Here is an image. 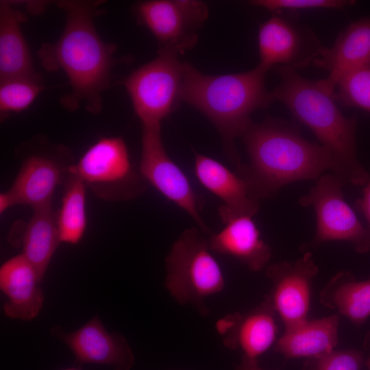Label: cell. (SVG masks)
<instances>
[{
    "mask_svg": "<svg viewBox=\"0 0 370 370\" xmlns=\"http://www.w3.org/2000/svg\"><path fill=\"white\" fill-rule=\"evenodd\" d=\"M101 1H60L57 5L65 14V25L54 43L43 44L38 51L42 65L49 71L62 70L71 92L62 105L74 110L84 105L97 114L102 106L101 94L110 85L116 47L103 42L97 32L94 18Z\"/></svg>",
    "mask_w": 370,
    "mask_h": 370,
    "instance_id": "obj_1",
    "label": "cell"
},
{
    "mask_svg": "<svg viewBox=\"0 0 370 370\" xmlns=\"http://www.w3.org/2000/svg\"><path fill=\"white\" fill-rule=\"evenodd\" d=\"M241 136L249 163L242 164L237 173L258 200L273 197L289 183L317 180L325 171H332L328 151L305 139L285 121L267 117L252 123Z\"/></svg>",
    "mask_w": 370,
    "mask_h": 370,
    "instance_id": "obj_2",
    "label": "cell"
},
{
    "mask_svg": "<svg viewBox=\"0 0 370 370\" xmlns=\"http://www.w3.org/2000/svg\"><path fill=\"white\" fill-rule=\"evenodd\" d=\"M277 69L280 82L271 92L274 101L283 103L328 151L333 174L345 184H366L369 175L357 156L356 118L345 116L336 103L334 94L325 90L319 80L305 78L292 68Z\"/></svg>",
    "mask_w": 370,
    "mask_h": 370,
    "instance_id": "obj_3",
    "label": "cell"
},
{
    "mask_svg": "<svg viewBox=\"0 0 370 370\" xmlns=\"http://www.w3.org/2000/svg\"><path fill=\"white\" fill-rule=\"evenodd\" d=\"M266 73L257 66L243 73L211 75L184 63L181 101L194 107L212 123L236 170L242 163L235 140L252 123L251 114L274 101L265 86Z\"/></svg>",
    "mask_w": 370,
    "mask_h": 370,
    "instance_id": "obj_4",
    "label": "cell"
},
{
    "mask_svg": "<svg viewBox=\"0 0 370 370\" xmlns=\"http://www.w3.org/2000/svg\"><path fill=\"white\" fill-rule=\"evenodd\" d=\"M201 232L187 229L172 245L165 259L164 286L178 304L190 305L205 317L210 312L206 299L223 291L225 282L208 238Z\"/></svg>",
    "mask_w": 370,
    "mask_h": 370,
    "instance_id": "obj_5",
    "label": "cell"
},
{
    "mask_svg": "<svg viewBox=\"0 0 370 370\" xmlns=\"http://www.w3.org/2000/svg\"><path fill=\"white\" fill-rule=\"evenodd\" d=\"M68 173L79 178L98 197L127 201L146 190L145 180L134 167L125 140L101 138L84 153Z\"/></svg>",
    "mask_w": 370,
    "mask_h": 370,
    "instance_id": "obj_6",
    "label": "cell"
},
{
    "mask_svg": "<svg viewBox=\"0 0 370 370\" xmlns=\"http://www.w3.org/2000/svg\"><path fill=\"white\" fill-rule=\"evenodd\" d=\"M184 62L178 53L159 49L151 61L134 71L123 82L143 126L161 125L181 101Z\"/></svg>",
    "mask_w": 370,
    "mask_h": 370,
    "instance_id": "obj_7",
    "label": "cell"
},
{
    "mask_svg": "<svg viewBox=\"0 0 370 370\" xmlns=\"http://www.w3.org/2000/svg\"><path fill=\"white\" fill-rule=\"evenodd\" d=\"M345 184L336 175H321L310 193L299 199L302 206L314 208L316 232L310 246L328 241H346L360 253L370 250V230L360 222L343 197Z\"/></svg>",
    "mask_w": 370,
    "mask_h": 370,
    "instance_id": "obj_8",
    "label": "cell"
},
{
    "mask_svg": "<svg viewBox=\"0 0 370 370\" xmlns=\"http://www.w3.org/2000/svg\"><path fill=\"white\" fill-rule=\"evenodd\" d=\"M139 173L164 197L190 215L204 234L211 232L201 214V197L188 178L166 153L161 136V125L143 126Z\"/></svg>",
    "mask_w": 370,
    "mask_h": 370,
    "instance_id": "obj_9",
    "label": "cell"
},
{
    "mask_svg": "<svg viewBox=\"0 0 370 370\" xmlns=\"http://www.w3.org/2000/svg\"><path fill=\"white\" fill-rule=\"evenodd\" d=\"M258 45V66L267 73L273 66L304 68L323 47L310 27L285 13L275 14L260 25Z\"/></svg>",
    "mask_w": 370,
    "mask_h": 370,
    "instance_id": "obj_10",
    "label": "cell"
},
{
    "mask_svg": "<svg viewBox=\"0 0 370 370\" xmlns=\"http://www.w3.org/2000/svg\"><path fill=\"white\" fill-rule=\"evenodd\" d=\"M136 13L158 40L160 48L177 53L193 47L196 31L208 18L206 4L192 0H151L138 3Z\"/></svg>",
    "mask_w": 370,
    "mask_h": 370,
    "instance_id": "obj_11",
    "label": "cell"
},
{
    "mask_svg": "<svg viewBox=\"0 0 370 370\" xmlns=\"http://www.w3.org/2000/svg\"><path fill=\"white\" fill-rule=\"evenodd\" d=\"M318 272L310 252H306L293 262L282 261L267 267L266 275L271 288L264 299L280 317L285 328L308 319L312 283Z\"/></svg>",
    "mask_w": 370,
    "mask_h": 370,
    "instance_id": "obj_12",
    "label": "cell"
},
{
    "mask_svg": "<svg viewBox=\"0 0 370 370\" xmlns=\"http://www.w3.org/2000/svg\"><path fill=\"white\" fill-rule=\"evenodd\" d=\"M51 334L69 347L79 365H101L113 370H131L134 366V355L126 339L107 331L97 315L74 332L56 326Z\"/></svg>",
    "mask_w": 370,
    "mask_h": 370,
    "instance_id": "obj_13",
    "label": "cell"
},
{
    "mask_svg": "<svg viewBox=\"0 0 370 370\" xmlns=\"http://www.w3.org/2000/svg\"><path fill=\"white\" fill-rule=\"evenodd\" d=\"M194 172L200 184L222 201L218 213L225 224L241 217H253L259 200L251 193L245 181L220 162L195 153Z\"/></svg>",
    "mask_w": 370,
    "mask_h": 370,
    "instance_id": "obj_14",
    "label": "cell"
},
{
    "mask_svg": "<svg viewBox=\"0 0 370 370\" xmlns=\"http://www.w3.org/2000/svg\"><path fill=\"white\" fill-rule=\"evenodd\" d=\"M275 314L271 304L264 299L246 313L235 312L219 319L216 330L225 347L239 349L243 356L258 360L275 341Z\"/></svg>",
    "mask_w": 370,
    "mask_h": 370,
    "instance_id": "obj_15",
    "label": "cell"
},
{
    "mask_svg": "<svg viewBox=\"0 0 370 370\" xmlns=\"http://www.w3.org/2000/svg\"><path fill=\"white\" fill-rule=\"evenodd\" d=\"M313 63L328 73L326 78L319 81L334 94L336 84L344 75L370 63V16L345 27L331 47H322Z\"/></svg>",
    "mask_w": 370,
    "mask_h": 370,
    "instance_id": "obj_16",
    "label": "cell"
},
{
    "mask_svg": "<svg viewBox=\"0 0 370 370\" xmlns=\"http://www.w3.org/2000/svg\"><path fill=\"white\" fill-rule=\"evenodd\" d=\"M42 280L22 254L5 262L0 269V288L7 297L4 314L9 318L29 321L36 317L44 303Z\"/></svg>",
    "mask_w": 370,
    "mask_h": 370,
    "instance_id": "obj_17",
    "label": "cell"
},
{
    "mask_svg": "<svg viewBox=\"0 0 370 370\" xmlns=\"http://www.w3.org/2000/svg\"><path fill=\"white\" fill-rule=\"evenodd\" d=\"M216 234L208 238L211 251L231 256L258 272L267 267L271 249L261 238L256 223L250 217L231 220Z\"/></svg>",
    "mask_w": 370,
    "mask_h": 370,
    "instance_id": "obj_18",
    "label": "cell"
},
{
    "mask_svg": "<svg viewBox=\"0 0 370 370\" xmlns=\"http://www.w3.org/2000/svg\"><path fill=\"white\" fill-rule=\"evenodd\" d=\"M340 317L333 314L308 319L285 328L274 346L286 358H318L334 349L338 342Z\"/></svg>",
    "mask_w": 370,
    "mask_h": 370,
    "instance_id": "obj_19",
    "label": "cell"
},
{
    "mask_svg": "<svg viewBox=\"0 0 370 370\" xmlns=\"http://www.w3.org/2000/svg\"><path fill=\"white\" fill-rule=\"evenodd\" d=\"M62 175L60 166L51 158L39 154L28 157L7 191L13 206L23 204L34 210L51 205Z\"/></svg>",
    "mask_w": 370,
    "mask_h": 370,
    "instance_id": "obj_20",
    "label": "cell"
},
{
    "mask_svg": "<svg viewBox=\"0 0 370 370\" xmlns=\"http://www.w3.org/2000/svg\"><path fill=\"white\" fill-rule=\"evenodd\" d=\"M26 16L10 1L0 3V81L27 77L40 79L22 33Z\"/></svg>",
    "mask_w": 370,
    "mask_h": 370,
    "instance_id": "obj_21",
    "label": "cell"
},
{
    "mask_svg": "<svg viewBox=\"0 0 370 370\" xmlns=\"http://www.w3.org/2000/svg\"><path fill=\"white\" fill-rule=\"evenodd\" d=\"M319 299L360 326L370 317V279L358 281L350 273L340 271L322 288Z\"/></svg>",
    "mask_w": 370,
    "mask_h": 370,
    "instance_id": "obj_22",
    "label": "cell"
},
{
    "mask_svg": "<svg viewBox=\"0 0 370 370\" xmlns=\"http://www.w3.org/2000/svg\"><path fill=\"white\" fill-rule=\"evenodd\" d=\"M61 243L51 205L34 210L21 235L22 254L42 280L49 264Z\"/></svg>",
    "mask_w": 370,
    "mask_h": 370,
    "instance_id": "obj_23",
    "label": "cell"
},
{
    "mask_svg": "<svg viewBox=\"0 0 370 370\" xmlns=\"http://www.w3.org/2000/svg\"><path fill=\"white\" fill-rule=\"evenodd\" d=\"M86 185L77 177L69 174L56 223L61 243L77 244L83 238L87 224Z\"/></svg>",
    "mask_w": 370,
    "mask_h": 370,
    "instance_id": "obj_24",
    "label": "cell"
},
{
    "mask_svg": "<svg viewBox=\"0 0 370 370\" xmlns=\"http://www.w3.org/2000/svg\"><path fill=\"white\" fill-rule=\"evenodd\" d=\"M42 90L41 79L15 77L0 81L1 114L26 110Z\"/></svg>",
    "mask_w": 370,
    "mask_h": 370,
    "instance_id": "obj_25",
    "label": "cell"
},
{
    "mask_svg": "<svg viewBox=\"0 0 370 370\" xmlns=\"http://www.w3.org/2000/svg\"><path fill=\"white\" fill-rule=\"evenodd\" d=\"M335 99L343 105L370 113V63L344 75L338 82Z\"/></svg>",
    "mask_w": 370,
    "mask_h": 370,
    "instance_id": "obj_26",
    "label": "cell"
},
{
    "mask_svg": "<svg viewBox=\"0 0 370 370\" xmlns=\"http://www.w3.org/2000/svg\"><path fill=\"white\" fill-rule=\"evenodd\" d=\"M354 2L346 0H254L249 3L275 14H280L312 9H341Z\"/></svg>",
    "mask_w": 370,
    "mask_h": 370,
    "instance_id": "obj_27",
    "label": "cell"
},
{
    "mask_svg": "<svg viewBox=\"0 0 370 370\" xmlns=\"http://www.w3.org/2000/svg\"><path fill=\"white\" fill-rule=\"evenodd\" d=\"M314 360L316 364L314 370H360L364 354L354 349H334Z\"/></svg>",
    "mask_w": 370,
    "mask_h": 370,
    "instance_id": "obj_28",
    "label": "cell"
},
{
    "mask_svg": "<svg viewBox=\"0 0 370 370\" xmlns=\"http://www.w3.org/2000/svg\"><path fill=\"white\" fill-rule=\"evenodd\" d=\"M356 207L368 222L370 230V177L363 188V197L356 201Z\"/></svg>",
    "mask_w": 370,
    "mask_h": 370,
    "instance_id": "obj_29",
    "label": "cell"
},
{
    "mask_svg": "<svg viewBox=\"0 0 370 370\" xmlns=\"http://www.w3.org/2000/svg\"><path fill=\"white\" fill-rule=\"evenodd\" d=\"M234 370H266L259 366L257 359L250 358L242 355L241 362L236 365Z\"/></svg>",
    "mask_w": 370,
    "mask_h": 370,
    "instance_id": "obj_30",
    "label": "cell"
},
{
    "mask_svg": "<svg viewBox=\"0 0 370 370\" xmlns=\"http://www.w3.org/2000/svg\"><path fill=\"white\" fill-rule=\"evenodd\" d=\"M13 206L10 197L8 192H4L0 195V213H3L9 208Z\"/></svg>",
    "mask_w": 370,
    "mask_h": 370,
    "instance_id": "obj_31",
    "label": "cell"
},
{
    "mask_svg": "<svg viewBox=\"0 0 370 370\" xmlns=\"http://www.w3.org/2000/svg\"><path fill=\"white\" fill-rule=\"evenodd\" d=\"M365 349L367 352V358L365 360V365H367L368 370H370V332L368 333L366 336L365 343H364Z\"/></svg>",
    "mask_w": 370,
    "mask_h": 370,
    "instance_id": "obj_32",
    "label": "cell"
},
{
    "mask_svg": "<svg viewBox=\"0 0 370 370\" xmlns=\"http://www.w3.org/2000/svg\"><path fill=\"white\" fill-rule=\"evenodd\" d=\"M62 370H82V369L79 365L77 367H69V368H66V369H62Z\"/></svg>",
    "mask_w": 370,
    "mask_h": 370,
    "instance_id": "obj_33",
    "label": "cell"
}]
</instances>
